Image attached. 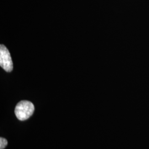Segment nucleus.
I'll return each mask as SVG.
<instances>
[{"label":"nucleus","instance_id":"obj_2","mask_svg":"<svg viewBox=\"0 0 149 149\" xmlns=\"http://www.w3.org/2000/svg\"><path fill=\"white\" fill-rule=\"evenodd\" d=\"M0 66L7 72H10L13 70V63L11 54L4 45L0 46Z\"/></svg>","mask_w":149,"mask_h":149},{"label":"nucleus","instance_id":"obj_3","mask_svg":"<svg viewBox=\"0 0 149 149\" xmlns=\"http://www.w3.org/2000/svg\"><path fill=\"white\" fill-rule=\"evenodd\" d=\"M7 141L6 139L1 137L0 138V149H3L5 148L7 145Z\"/></svg>","mask_w":149,"mask_h":149},{"label":"nucleus","instance_id":"obj_1","mask_svg":"<svg viewBox=\"0 0 149 149\" xmlns=\"http://www.w3.org/2000/svg\"><path fill=\"white\" fill-rule=\"evenodd\" d=\"M34 111V106L31 102L22 101L16 106L15 113L19 120L24 121L29 119Z\"/></svg>","mask_w":149,"mask_h":149}]
</instances>
